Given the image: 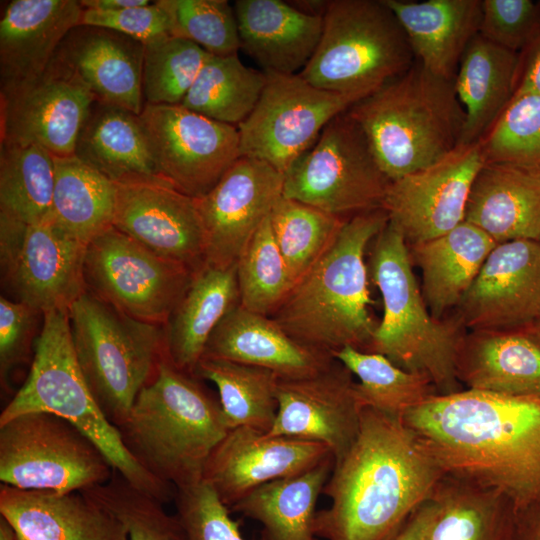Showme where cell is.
Segmentation results:
<instances>
[{"instance_id":"obj_1","label":"cell","mask_w":540,"mask_h":540,"mask_svg":"<svg viewBox=\"0 0 540 540\" xmlns=\"http://www.w3.org/2000/svg\"><path fill=\"white\" fill-rule=\"evenodd\" d=\"M402 419L446 475L500 491L517 511L540 502V397L463 389Z\"/></svg>"},{"instance_id":"obj_2","label":"cell","mask_w":540,"mask_h":540,"mask_svg":"<svg viewBox=\"0 0 540 540\" xmlns=\"http://www.w3.org/2000/svg\"><path fill=\"white\" fill-rule=\"evenodd\" d=\"M445 472L402 418L361 409L359 431L322 494L313 533L325 540H390L430 500Z\"/></svg>"},{"instance_id":"obj_3","label":"cell","mask_w":540,"mask_h":540,"mask_svg":"<svg viewBox=\"0 0 540 540\" xmlns=\"http://www.w3.org/2000/svg\"><path fill=\"white\" fill-rule=\"evenodd\" d=\"M381 208L346 219L337 237L270 316L298 342L332 354L367 351L378 323L371 313L365 252L388 223Z\"/></svg>"},{"instance_id":"obj_4","label":"cell","mask_w":540,"mask_h":540,"mask_svg":"<svg viewBox=\"0 0 540 540\" xmlns=\"http://www.w3.org/2000/svg\"><path fill=\"white\" fill-rule=\"evenodd\" d=\"M117 428L139 465L174 489L203 479L207 459L230 430L219 398L164 356Z\"/></svg>"},{"instance_id":"obj_5","label":"cell","mask_w":540,"mask_h":540,"mask_svg":"<svg viewBox=\"0 0 540 540\" xmlns=\"http://www.w3.org/2000/svg\"><path fill=\"white\" fill-rule=\"evenodd\" d=\"M369 276L383 302V316L368 352L384 355L398 367L425 376L438 394L463 390L457 360L466 329L457 316L435 318L412 270L408 243L388 221L372 241Z\"/></svg>"},{"instance_id":"obj_6","label":"cell","mask_w":540,"mask_h":540,"mask_svg":"<svg viewBox=\"0 0 540 540\" xmlns=\"http://www.w3.org/2000/svg\"><path fill=\"white\" fill-rule=\"evenodd\" d=\"M347 112L390 181L449 155L459 146L465 123L454 80L434 75L417 61Z\"/></svg>"},{"instance_id":"obj_7","label":"cell","mask_w":540,"mask_h":540,"mask_svg":"<svg viewBox=\"0 0 540 540\" xmlns=\"http://www.w3.org/2000/svg\"><path fill=\"white\" fill-rule=\"evenodd\" d=\"M29 412H49L68 420L133 486L163 503L174 499L175 489L139 465L123 444L118 428L99 408L78 363L67 312L43 313L28 376L2 410L0 424Z\"/></svg>"},{"instance_id":"obj_8","label":"cell","mask_w":540,"mask_h":540,"mask_svg":"<svg viewBox=\"0 0 540 540\" xmlns=\"http://www.w3.org/2000/svg\"><path fill=\"white\" fill-rule=\"evenodd\" d=\"M68 315L84 378L99 408L118 427L164 356L163 326L137 320L87 289Z\"/></svg>"},{"instance_id":"obj_9","label":"cell","mask_w":540,"mask_h":540,"mask_svg":"<svg viewBox=\"0 0 540 540\" xmlns=\"http://www.w3.org/2000/svg\"><path fill=\"white\" fill-rule=\"evenodd\" d=\"M415 61L401 24L383 0H330L319 44L299 75L317 88L362 99Z\"/></svg>"},{"instance_id":"obj_10","label":"cell","mask_w":540,"mask_h":540,"mask_svg":"<svg viewBox=\"0 0 540 540\" xmlns=\"http://www.w3.org/2000/svg\"><path fill=\"white\" fill-rule=\"evenodd\" d=\"M104 453L68 420L29 412L0 424V481L24 490L82 492L107 482Z\"/></svg>"},{"instance_id":"obj_11","label":"cell","mask_w":540,"mask_h":540,"mask_svg":"<svg viewBox=\"0 0 540 540\" xmlns=\"http://www.w3.org/2000/svg\"><path fill=\"white\" fill-rule=\"evenodd\" d=\"M390 182L362 128L345 111L284 173L282 195L349 218L383 208Z\"/></svg>"},{"instance_id":"obj_12","label":"cell","mask_w":540,"mask_h":540,"mask_svg":"<svg viewBox=\"0 0 540 540\" xmlns=\"http://www.w3.org/2000/svg\"><path fill=\"white\" fill-rule=\"evenodd\" d=\"M266 85L237 128L240 155L284 173L317 141L326 125L361 98L317 88L299 74L265 72Z\"/></svg>"},{"instance_id":"obj_13","label":"cell","mask_w":540,"mask_h":540,"mask_svg":"<svg viewBox=\"0 0 540 540\" xmlns=\"http://www.w3.org/2000/svg\"><path fill=\"white\" fill-rule=\"evenodd\" d=\"M196 273L157 256L111 227L87 248L86 289L127 315L164 325Z\"/></svg>"},{"instance_id":"obj_14","label":"cell","mask_w":540,"mask_h":540,"mask_svg":"<svg viewBox=\"0 0 540 540\" xmlns=\"http://www.w3.org/2000/svg\"><path fill=\"white\" fill-rule=\"evenodd\" d=\"M86 248L50 220L29 225L0 214L2 280L16 301L42 314L69 313L84 293Z\"/></svg>"},{"instance_id":"obj_15","label":"cell","mask_w":540,"mask_h":540,"mask_svg":"<svg viewBox=\"0 0 540 540\" xmlns=\"http://www.w3.org/2000/svg\"><path fill=\"white\" fill-rule=\"evenodd\" d=\"M158 175L182 193H208L241 157L236 126L182 105L145 104L139 115Z\"/></svg>"},{"instance_id":"obj_16","label":"cell","mask_w":540,"mask_h":540,"mask_svg":"<svg viewBox=\"0 0 540 540\" xmlns=\"http://www.w3.org/2000/svg\"><path fill=\"white\" fill-rule=\"evenodd\" d=\"M96 95L56 52L33 81L0 94V144H36L70 157Z\"/></svg>"},{"instance_id":"obj_17","label":"cell","mask_w":540,"mask_h":540,"mask_svg":"<svg viewBox=\"0 0 540 540\" xmlns=\"http://www.w3.org/2000/svg\"><path fill=\"white\" fill-rule=\"evenodd\" d=\"M115 184L114 228L194 273L205 266V234L195 198L161 177Z\"/></svg>"},{"instance_id":"obj_18","label":"cell","mask_w":540,"mask_h":540,"mask_svg":"<svg viewBox=\"0 0 540 540\" xmlns=\"http://www.w3.org/2000/svg\"><path fill=\"white\" fill-rule=\"evenodd\" d=\"M484 164L478 142L390 182L383 209L408 245L439 237L464 221L471 186Z\"/></svg>"},{"instance_id":"obj_19","label":"cell","mask_w":540,"mask_h":540,"mask_svg":"<svg viewBox=\"0 0 540 540\" xmlns=\"http://www.w3.org/2000/svg\"><path fill=\"white\" fill-rule=\"evenodd\" d=\"M282 191L283 174L242 156L208 193L195 198L205 234V265L235 266Z\"/></svg>"},{"instance_id":"obj_20","label":"cell","mask_w":540,"mask_h":540,"mask_svg":"<svg viewBox=\"0 0 540 540\" xmlns=\"http://www.w3.org/2000/svg\"><path fill=\"white\" fill-rule=\"evenodd\" d=\"M353 374L337 359L300 378H279L275 422L267 433L324 443L334 462L350 449L359 431L361 409Z\"/></svg>"},{"instance_id":"obj_21","label":"cell","mask_w":540,"mask_h":540,"mask_svg":"<svg viewBox=\"0 0 540 540\" xmlns=\"http://www.w3.org/2000/svg\"><path fill=\"white\" fill-rule=\"evenodd\" d=\"M468 331L504 330L540 321V241L497 244L457 307Z\"/></svg>"},{"instance_id":"obj_22","label":"cell","mask_w":540,"mask_h":540,"mask_svg":"<svg viewBox=\"0 0 540 540\" xmlns=\"http://www.w3.org/2000/svg\"><path fill=\"white\" fill-rule=\"evenodd\" d=\"M330 456L328 446L318 441L237 427L211 452L203 480L230 509L253 489L300 474Z\"/></svg>"},{"instance_id":"obj_23","label":"cell","mask_w":540,"mask_h":540,"mask_svg":"<svg viewBox=\"0 0 540 540\" xmlns=\"http://www.w3.org/2000/svg\"><path fill=\"white\" fill-rule=\"evenodd\" d=\"M83 8L75 0H13L0 21V94L38 78L69 32L79 26Z\"/></svg>"},{"instance_id":"obj_24","label":"cell","mask_w":540,"mask_h":540,"mask_svg":"<svg viewBox=\"0 0 540 540\" xmlns=\"http://www.w3.org/2000/svg\"><path fill=\"white\" fill-rule=\"evenodd\" d=\"M0 515L18 540H128L124 526L82 492L24 490L2 484Z\"/></svg>"},{"instance_id":"obj_25","label":"cell","mask_w":540,"mask_h":540,"mask_svg":"<svg viewBox=\"0 0 540 540\" xmlns=\"http://www.w3.org/2000/svg\"><path fill=\"white\" fill-rule=\"evenodd\" d=\"M203 357L264 368L279 378L313 375L335 359L332 354L298 342L270 316L252 312L240 304L217 325Z\"/></svg>"},{"instance_id":"obj_26","label":"cell","mask_w":540,"mask_h":540,"mask_svg":"<svg viewBox=\"0 0 540 540\" xmlns=\"http://www.w3.org/2000/svg\"><path fill=\"white\" fill-rule=\"evenodd\" d=\"M457 377L464 389L540 397V328L467 331Z\"/></svg>"},{"instance_id":"obj_27","label":"cell","mask_w":540,"mask_h":540,"mask_svg":"<svg viewBox=\"0 0 540 540\" xmlns=\"http://www.w3.org/2000/svg\"><path fill=\"white\" fill-rule=\"evenodd\" d=\"M58 53L98 100L141 114L144 44L110 29L79 25Z\"/></svg>"},{"instance_id":"obj_28","label":"cell","mask_w":540,"mask_h":540,"mask_svg":"<svg viewBox=\"0 0 540 540\" xmlns=\"http://www.w3.org/2000/svg\"><path fill=\"white\" fill-rule=\"evenodd\" d=\"M241 49L264 72L299 74L321 38L323 17L288 1L237 0L233 5Z\"/></svg>"},{"instance_id":"obj_29","label":"cell","mask_w":540,"mask_h":540,"mask_svg":"<svg viewBox=\"0 0 540 540\" xmlns=\"http://www.w3.org/2000/svg\"><path fill=\"white\" fill-rule=\"evenodd\" d=\"M464 221L497 244L540 240V174L485 162L469 193Z\"/></svg>"},{"instance_id":"obj_30","label":"cell","mask_w":540,"mask_h":540,"mask_svg":"<svg viewBox=\"0 0 540 540\" xmlns=\"http://www.w3.org/2000/svg\"><path fill=\"white\" fill-rule=\"evenodd\" d=\"M401 24L415 60L436 76L454 80L479 34L482 0H383Z\"/></svg>"},{"instance_id":"obj_31","label":"cell","mask_w":540,"mask_h":540,"mask_svg":"<svg viewBox=\"0 0 540 540\" xmlns=\"http://www.w3.org/2000/svg\"><path fill=\"white\" fill-rule=\"evenodd\" d=\"M237 304L236 266L205 265L163 325L164 358L178 370L194 375L211 334Z\"/></svg>"},{"instance_id":"obj_32","label":"cell","mask_w":540,"mask_h":540,"mask_svg":"<svg viewBox=\"0 0 540 540\" xmlns=\"http://www.w3.org/2000/svg\"><path fill=\"white\" fill-rule=\"evenodd\" d=\"M520 53L477 34L469 43L454 78L465 111L459 146L480 142L514 97Z\"/></svg>"},{"instance_id":"obj_33","label":"cell","mask_w":540,"mask_h":540,"mask_svg":"<svg viewBox=\"0 0 540 540\" xmlns=\"http://www.w3.org/2000/svg\"><path fill=\"white\" fill-rule=\"evenodd\" d=\"M497 243L463 221L449 232L412 244L410 257L421 270V291L431 314L442 319L457 308Z\"/></svg>"},{"instance_id":"obj_34","label":"cell","mask_w":540,"mask_h":540,"mask_svg":"<svg viewBox=\"0 0 540 540\" xmlns=\"http://www.w3.org/2000/svg\"><path fill=\"white\" fill-rule=\"evenodd\" d=\"M74 156L113 182L160 177L139 115L100 100L79 131Z\"/></svg>"},{"instance_id":"obj_35","label":"cell","mask_w":540,"mask_h":540,"mask_svg":"<svg viewBox=\"0 0 540 540\" xmlns=\"http://www.w3.org/2000/svg\"><path fill=\"white\" fill-rule=\"evenodd\" d=\"M333 466L334 458L330 456L300 474L265 483L230 511L261 523V540H314L317 500Z\"/></svg>"},{"instance_id":"obj_36","label":"cell","mask_w":540,"mask_h":540,"mask_svg":"<svg viewBox=\"0 0 540 540\" xmlns=\"http://www.w3.org/2000/svg\"><path fill=\"white\" fill-rule=\"evenodd\" d=\"M427 540H515L517 509L498 490L445 475Z\"/></svg>"},{"instance_id":"obj_37","label":"cell","mask_w":540,"mask_h":540,"mask_svg":"<svg viewBox=\"0 0 540 540\" xmlns=\"http://www.w3.org/2000/svg\"><path fill=\"white\" fill-rule=\"evenodd\" d=\"M50 221L88 246L113 227L116 184L77 157H54Z\"/></svg>"},{"instance_id":"obj_38","label":"cell","mask_w":540,"mask_h":540,"mask_svg":"<svg viewBox=\"0 0 540 540\" xmlns=\"http://www.w3.org/2000/svg\"><path fill=\"white\" fill-rule=\"evenodd\" d=\"M266 81L264 71L245 66L238 54H210L180 105L238 127L253 112Z\"/></svg>"},{"instance_id":"obj_39","label":"cell","mask_w":540,"mask_h":540,"mask_svg":"<svg viewBox=\"0 0 540 540\" xmlns=\"http://www.w3.org/2000/svg\"><path fill=\"white\" fill-rule=\"evenodd\" d=\"M194 376L215 384L230 429L249 427L264 433L272 428L278 409V376L251 365L203 357Z\"/></svg>"},{"instance_id":"obj_40","label":"cell","mask_w":540,"mask_h":540,"mask_svg":"<svg viewBox=\"0 0 540 540\" xmlns=\"http://www.w3.org/2000/svg\"><path fill=\"white\" fill-rule=\"evenodd\" d=\"M54 156L36 144H0V214L25 224L50 219Z\"/></svg>"},{"instance_id":"obj_41","label":"cell","mask_w":540,"mask_h":540,"mask_svg":"<svg viewBox=\"0 0 540 540\" xmlns=\"http://www.w3.org/2000/svg\"><path fill=\"white\" fill-rule=\"evenodd\" d=\"M333 356L358 379L355 393L362 408L402 418L438 394L428 378L398 367L382 354L346 346Z\"/></svg>"},{"instance_id":"obj_42","label":"cell","mask_w":540,"mask_h":540,"mask_svg":"<svg viewBox=\"0 0 540 540\" xmlns=\"http://www.w3.org/2000/svg\"><path fill=\"white\" fill-rule=\"evenodd\" d=\"M346 219L283 195L276 202L270 223L293 285L327 251Z\"/></svg>"},{"instance_id":"obj_43","label":"cell","mask_w":540,"mask_h":540,"mask_svg":"<svg viewBox=\"0 0 540 540\" xmlns=\"http://www.w3.org/2000/svg\"><path fill=\"white\" fill-rule=\"evenodd\" d=\"M235 266L239 304L252 312L271 316L290 292L293 282L274 238L270 215Z\"/></svg>"},{"instance_id":"obj_44","label":"cell","mask_w":540,"mask_h":540,"mask_svg":"<svg viewBox=\"0 0 540 540\" xmlns=\"http://www.w3.org/2000/svg\"><path fill=\"white\" fill-rule=\"evenodd\" d=\"M82 493L124 526L128 540H187L176 514H169L163 502L136 488L116 471L107 482Z\"/></svg>"},{"instance_id":"obj_45","label":"cell","mask_w":540,"mask_h":540,"mask_svg":"<svg viewBox=\"0 0 540 540\" xmlns=\"http://www.w3.org/2000/svg\"><path fill=\"white\" fill-rule=\"evenodd\" d=\"M209 55L199 45L173 36L144 45L145 104L180 105Z\"/></svg>"},{"instance_id":"obj_46","label":"cell","mask_w":540,"mask_h":540,"mask_svg":"<svg viewBox=\"0 0 540 540\" xmlns=\"http://www.w3.org/2000/svg\"><path fill=\"white\" fill-rule=\"evenodd\" d=\"M480 144L485 162L540 174V96L515 94Z\"/></svg>"},{"instance_id":"obj_47","label":"cell","mask_w":540,"mask_h":540,"mask_svg":"<svg viewBox=\"0 0 540 540\" xmlns=\"http://www.w3.org/2000/svg\"><path fill=\"white\" fill-rule=\"evenodd\" d=\"M173 37L189 40L208 54L227 56L241 49L233 6L226 0H158Z\"/></svg>"},{"instance_id":"obj_48","label":"cell","mask_w":540,"mask_h":540,"mask_svg":"<svg viewBox=\"0 0 540 540\" xmlns=\"http://www.w3.org/2000/svg\"><path fill=\"white\" fill-rule=\"evenodd\" d=\"M174 501L187 540H245L230 509L203 479L175 489Z\"/></svg>"},{"instance_id":"obj_49","label":"cell","mask_w":540,"mask_h":540,"mask_svg":"<svg viewBox=\"0 0 540 540\" xmlns=\"http://www.w3.org/2000/svg\"><path fill=\"white\" fill-rule=\"evenodd\" d=\"M540 34V1L482 0L479 35L521 53Z\"/></svg>"},{"instance_id":"obj_50","label":"cell","mask_w":540,"mask_h":540,"mask_svg":"<svg viewBox=\"0 0 540 540\" xmlns=\"http://www.w3.org/2000/svg\"><path fill=\"white\" fill-rule=\"evenodd\" d=\"M39 315L23 302L0 297V380L5 390L11 372L33 359Z\"/></svg>"},{"instance_id":"obj_51","label":"cell","mask_w":540,"mask_h":540,"mask_svg":"<svg viewBox=\"0 0 540 540\" xmlns=\"http://www.w3.org/2000/svg\"><path fill=\"white\" fill-rule=\"evenodd\" d=\"M79 25L110 29L144 45L171 36L169 16L157 1L113 11L83 9Z\"/></svg>"},{"instance_id":"obj_52","label":"cell","mask_w":540,"mask_h":540,"mask_svg":"<svg viewBox=\"0 0 540 540\" xmlns=\"http://www.w3.org/2000/svg\"><path fill=\"white\" fill-rule=\"evenodd\" d=\"M518 93L540 96V34L520 53L515 94Z\"/></svg>"},{"instance_id":"obj_53","label":"cell","mask_w":540,"mask_h":540,"mask_svg":"<svg viewBox=\"0 0 540 540\" xmlns=\"http://www.w3.org/2000/svg\"><path fill=\"white\" fill-rule=\"evenodd\" d=\"M436 513L432 499L416 508L390 540H427Z\"/></svg>"},{"instance_id":"obj_54","label":"cell","mask_w":540,"mask_h":540,"mask_svg":"<svg viewBox=\"0 0 540 540\" xmlns=\"http://www.w3.org/2000/svg\"><path fill=\"white\" fill-rule=\"evenodd\" d=\"M515 540H540V502L517 511Z\"/></svg>"},{"instance_id":"obj_55","label":"cell","mask_w":540,"mask_h":540,"mask_svg":"<svg viewBox=\"0 0 540 540\" xmlns=\"http://www.w3.org/2000/svg\"><path fill=\"white\" fill-rule=\"evenodd\" d=\"M147 0H83L80 4L83 9H94L113 11L129 7L143 6L150 4Z\"/></svg>"},{"instance_id":"obj_56","label":"cell","mask_w":540,"mask_h":540,"mask_svg":"<svg viewBox=\"0 0 540 540\" xmlns=\"http://www.w3.org/2000/svg\"><path fill=\"white\" fill-rule=\"evenodd\" d=\"M290 3L297 8L298 10L314 15L323 17L329 1L324 0H301V1H290Z\"/></svg>"},{"instance_id":"obj_57","label":"cell","mask_w":540,"mask_h":540,"mask_svg":"<svg viewBox=\"0 0 540 540\" xmlns=\"http://www.w3.org/2000/svg\"><path fill=\"white\" fill-rule=\"evenodd\" d=\"M0 540H18L11 524L0 515Z\"/></svg>"},{"instance_id":"obj_58","label":"cell","mask_w":540,"mask_h":540,"mask_svg":"<svg viewBox=\"0 0 540 540\" xmlns=\"http://www.w3.org/2000/svg\"><path fill=\"white\" fill-rule=\"evenodd\" d=\"M538 327L540 328V321L537 323Z\"/></svg>"},{"instance_id":"obj_59","label":"cell","mask_w":540,"mask_h":540,"mask_svg":"<svg viewBox=\"0 0 540 540\" xmlns=\"http://www.w3.org/2000/svg\"><path fill=\"white\" fill-rule=\"evenodd\" d=\"M314 540H319L318 538H315Z\"/></svg>"},{"instance_id":"obj_60","label":"cell","mask_w":540,"mask_h":540,"mask_svg":"<svg viewBox=\"0 0 540 540\" xmlns=\"http://www.w3.org/2000/svg\"><path fill=\"white\" fill-rule=\"evenodd\" d=\"M540 241V240H539Z\"/></svg>"}]
</instances>
